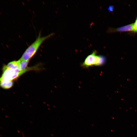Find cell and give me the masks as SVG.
<instances>
[{"mask_svg":"<svg viewBox=\"0 0 137 137\" xmlns=\"http://www.w3.org/2000/svg\"><path fill=\"white\" fill-rule=\"evenodd\" d=\"M95 51L88 56L82 63V66L87 68L94 66H99L104 65L106 61V57L103 55H97Z\"/></svg>","mask_w":137,"mask_h":137,"instance_id":"cell-2","label":"cell"},{"mask_svg":"<svg viewBox=\"0 0 137 137\" xmlns=\"http://www.w3.org/2000/svg\"><path fill=\"white\" fill-rule=\"evenodd\" d=\"M114 8L112 6H110L108 8V10L110 12H112Z\"/></svg>","mask_w":137,"mask_h":137,"instance_id":"cell-9","label":"cell"},{"mask_svg":"<svg viewBox=\"0 0 137 137\" xmlns=\"http://www.w3.org/2000/svg\"><path fill=\"white\" fill-rule=\"evenodd\" d=\"M30 60L20 61L19 64V69L20 72L23 74L27 71L26 69Z\"/></svg>","mask_w":137,"mask_h":137,"instance_id":"cell-5","label":"cell"},{"mask_svg":"<svg viewBox=\"0 0 137 137\" xmlns=\"http://www.w3.org/2000/svg\"><path fill=\"white\" fill-rule=\"evenodd\" d=\"M20 61H13L10 62L6 65L9 68L12 70H15L19 68Z\"/></svg>","mask_w":137,"mask_h":137,"instance_id":"cell-7","label":"cell"},{"mask_svg":"<svg viewBox=\"0 0 137 137\" xmlns=\"http://www.w3.org/2000/svg\"><path fill=\"white\" fill-rule=\"evenodd\" d=\"M134 31L137 32V17L135 22L133 23Z\"/></svg>","mask_w":137,"mask_h":137,"instance_id":"cell-8","label":"cell"},{"mask_svg":"<svg viewBox=\"0 0 137 137\" xmlns=\"http://www.w3.org/2000/svg\"><path fill=\"white\" fill-rule=\"evenodd\" d=\"M54 34L52 33L46 36L41 37V33H39L35 40L27 48L19 60L22 61L30 60L35 55L43 42Z\"/></svg>","mask_w":137,"mask_h":137,"instance_id":"cell-1","label":"cell"},{"mask_svg":"<svg viewBox=\"0 0 137 137\" xmlns=\"http://www.w3.org/2000/svg\"><path fill=\"white\" fill-rule=\"evenodd\" d=\"M12 81H0V86L5 89H8L11 88L13 85Z\"/></svg>","mask_w":137,"mask_h":137,"instance_id":"cell-6","label":"cell"},{"mask_svg":"<svg viewBox=\"0 0 137 137\" xmlns=\"http://www.w3.org/2000/svg\"><path fill=\"white\" fill-rule=\"evenodd\" d=\"M134 31L133 23L114 29L109 28L107 30L108 32H115Z\"/></svg>","mask_w":137,"mask_h":137,"instance_id":"cell-4","label":"cell"},{"mask_svg":"<svg viewBox=\"0 0 137 137\" xmlns=\"http://www.w3.org/2000/svg\"><path fill=\"white\" fill-rule=\"evenodd\" d=\"M3 73L0 77V81H12L17 78L23 74L20 71L19 68L12 70L8 68L6 65H5L3 68Z\"/></svg>","mask_w":137,"mask_h":137,"instance_id":"cell-3","label":"cell"}]
</instances>
